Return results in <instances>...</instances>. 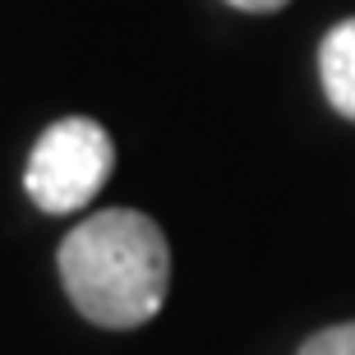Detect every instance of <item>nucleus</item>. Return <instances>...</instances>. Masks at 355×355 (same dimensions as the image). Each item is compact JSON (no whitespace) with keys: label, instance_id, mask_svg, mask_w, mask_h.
Segmentation results:
<instances>
[{"label":"nucleus","instance_id":"39448f33","mask_svg":"<svg viewBox=\"0 0 355 355\" xmlns=\"http://www.w3.org/2000/svg\"><path fill=\"white\" fill-rule=\"evenodd\" d=\"M226 5H236V10H245V14H272V10H282V5H291V0H226Z\"/></svg>","mask_w":355,"mask_h":355},{"label":"nucleus","instance_id":"f03ea898","mask_svg":"<svg viewBox=\"0 0 355 355\" xmlns=\"http://www.w3.org/2000/svg\"><path fill=\"white\" fill-rule=\"evenodd\" d=\"M116 166L111 134L88 116H65L46 125L28 153L24 189L42 212H79L83 203L102 194Z\"/></svg>","mask_w":355,"mask_h":355},{"label":"nucleus","instance_id":"f257e3e1","mask_svg":"<svg viewBox=\"0 0 355 355\" xmlns=\"http://www.w3.org/2000/svg\"><path fill=\"white\" fill-rule=\"evenodd\" d=\"M69 304L97 328H144L162 314L171 286V245L148 212L102 208L55 250Z\"/></svg>","mask_w":355,"mask_h":355},{"label":"nucleus","instance_id":"7ed1b4c3","mask_svg":"<svg viewBox=\"0 0 355 355\" xmlns=\"http://www.w3.org/2000/svg\"><path fill=\"white\" fill-rule=\"evenodd\" d=\"M318 79L337 116L355 120V19H342L318 42Z\"/></svg>","mask_w":355,"mask_h":355},{"label":"nucleus","instance_id":"20e7f679","mask_svg":"<svg viewBox=\"0 0 355 355\" xmlns=\"http://www.w3.org/2000/svg\"><path fill=\"white\" fill-rule=\"evenodd\" d=\"M300 355H355V323H332L300 346Z\"/></svg>","mask_w":355,"mask_h":355}]
</instances>
